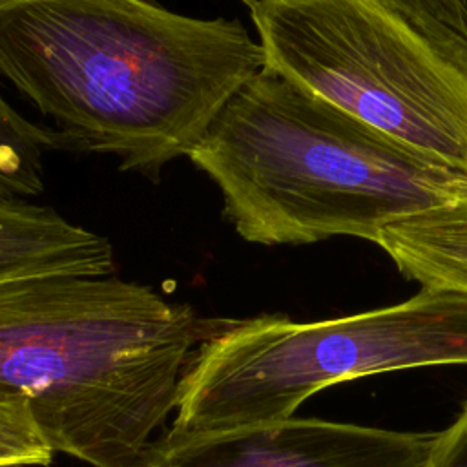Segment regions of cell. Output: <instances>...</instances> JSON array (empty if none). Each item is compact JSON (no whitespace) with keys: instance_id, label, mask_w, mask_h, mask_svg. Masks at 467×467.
I'll return each instance as SVG.
<instances>
[{"instance_id":"obj_3","label":"cell","mask_w":467,"mask_h":467,"mask_svg":"<svg viewBox=\"0 0 467 467\" xmlns=\"http://www.w3.org/2000/svg\"><path fill=\"white\" fill-rule=\"evenodd\" d=\"M188 157L217 184L237 235L266 246L378 243L389 223L443 204L467 182L265 66Z\"/></svg>"},{"instance_id":"obj_11","label":"cell","mask_w":467,"mask_h":467,"mask_svg":"<svg viewBox=\"0 0 467 467\" xmlns=\"http://www.w3.org/2000/svg\"><path fill=\"white\" fill-rule=\"evenodd\" d=\"M53 454L24 405L0 403V467L47 465Z\"/></svg>"},{"instance_id":"obj_13","label":"cell","mask_w":467,"mask_h":467,"mask_svg":"<svg viewBox=\"0 0 467 467\" xmlns=\"http://www.w3.org/2000/svg\"><path fill=\"white\" fill-rule=\"evenodd\" d=\"M241 4H244L248 9H252V7H255V5H259L261 2H266V0H239Z\"/></svg>"},{"instance_id":"obj_6","label":"cell","mask_w":467,"mask_h":467,"mask_svg":"<svg viewBox=\"0 0 467 467\" xmlns=\"http://www.w3.org/2000/svg\"><path fill=\"white\" fill-rule=\"evenodd\" d=\"M438 432L314 418L186 440L159 438L153 467H427Z\"/></svg>"},{"instance_id":"obj_8","label":"cell","mask_w":467,"mask_h":467,"mask_svg":"<svg viewBox=\"0 0 467 467\" xmlns=\"http://www.w3.org/2000/svg\"><path fill=\"white\" fill-rule=\"evenodd\" d=\"M78 255V230L57 210L0 197V283L71 274Z\"/></svg>"},{"instance_id":"obj_9","label":"cell","mask_w":467,"mask_h":467,"mask_svg":"<svg viewBox=\"0 0 467 467\" xmlns=\"http://www.w3.org/2000/svg\"><path fill=\"white\" fill-rule=\"evenodd\" d=\"M49 150L69 151L62 133L22 117L0 91V197L42 193V159Z\"/></svg>"},{"instance_id":"obj_12","label":"cell","mask_w":467,"mask_h":467,"mask_svg":"<svg viewBox=\"0 0 467 467\" xmlns=\"http://www.w3.org/2000/svg\"><path fill=\"white\" fill-rule=\"evenodd\" d=\"M427 467H467V403L458 418L438 432Z\"/></svg>"},{"instance_id":"obj_1","label":"cell","mask_w":467,"mask_h":467,"mask_svg":"<svg viewBox=\"0 0 467 467\" xmlns=\"http://www.w3.org/2000/svg\"><path fill=\"white\" fill-rule=\"evenodd\" d=\"M265 66L239 20L153 0H0V75L69 151L111 153L150 179L190 155L219 109Z\"/></svg>"},{"instance_id":"obj_10","label":"cell","mask_w":467,"mask_h":467,"mask_svg":"<svg viewBox=\"0 0 467 467\" xmlns=\"http://www.w3.org/2000/svg\"><path fill=\"white\" fill-rule=\"evenodd\" d=\"M440 51L467 69V0H385Z\"/></svg>"},{"instance_id":"obj_4","label":"cell","mask_w":467,"mask_h":467,"mask_svg":"<svg viewBox=\"0 0 467 467\" xmlns=\"http://www.w3.org/2000/svg\"><path fill=\"white\" fill-rule=\"evenodd\" d=\"M467 365V292L421 286L392 306L297 323L228 319L190 356L161 436L201 438L292 418L312 394L370 374Z\"/></svg>"},{"instance_id":"obj_7","label":"cell","mask_w":467,"mask_h":467,"mask_svg":"<svg viewBox=\"0 0 467 467\" xmlns=\"http://www.w3.org/2000/svg\"><path fill=\"white\" fill-rule=\"evenodd\" d=\"M376 244L421 286L467 292V182L443 204L389 223Z\"/></svg>"},{"instance_id":"obj_5","label":"cell","mask_w":467,"mask_h":467,"mask_svg":"<svg viewBox=\"0 0 467 467\" xmlns=\"http://www.w3.org/2000/svg\"><path fill=\"white\" fill-rule=\"evenodd\" d=\"M265 67L467 179V69L385 0L250 9Z\"/></svg>"},{"instance_id":"obj_2","label":"cell","mask_w":467,"mask_h":467,"mask_svg":"<svg viewBox=\"0 0 467 467\" xmlns=\"http://www.w3.org/2000/svg\"><path fill=\"white\" fill-rule=\"evenodd\" d=\"M115 275L0 283V403L24 405L53 452L153 467L193 348L226 327Z\"/></svg>"}]
</instances>
